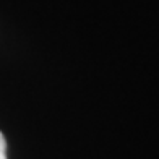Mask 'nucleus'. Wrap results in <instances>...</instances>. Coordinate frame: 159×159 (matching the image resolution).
I'll use <instances>...</instances> for the list:
<instances>
[{"mask_svg":"<svg viewBox=\"0 0 159 159\" xmlns=\"http://www.w3.org/2000/svg\"><path fill=\"white\" fill-rule=\"evenodd\" d=\"M0 159H7V141L2 132H0Z\"/></svg>","mask_w":159,"mask_h":159,"instance_id":"obj_1","label":"nucleus"}]
</instances>
